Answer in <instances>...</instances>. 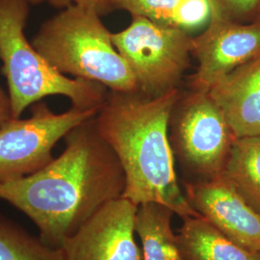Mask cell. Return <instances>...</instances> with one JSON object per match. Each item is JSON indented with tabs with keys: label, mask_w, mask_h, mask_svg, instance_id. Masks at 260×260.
I'll return each instance as SVG.
<instances>
[{
	"label": "cell",
	"mask_w": 260,
	"mask_h": 260,
	"mask_svg": "<svg viewBox=\"0 0 260 260\" xmlns=\"http://www.w3.org/2000/svg\"><path fill=\"white\" fill-rule=\"evenodd\" d=\"M30 5L28 0H0V59L13 118L51 95L68 98L78 109H100L108 93L103 85L60 74L28 42Z\"/></svg>",
	"instance_id": "277c9868"
},
{
	"label": "cell",
	"mask_w": 260,
	"mask_h": 260,
	"mask_svg": "<svg viewBox=\"0 0 260 260\" xmlns=\"http://www.w3.org/2000/svg\"><path fill=\"white\" fill-rule=\"evenodd\" d=\"M193 36L186 30L134 17L112 41L136 78L139 92L156 96L178 88L191 65Z\"/></svg>",
	"instance_id": "5b68a950"
},
{
	"label": "cell",
	"mask_w": 260,
	"mask_h": 260,
	"mask_svg": "<svg viewBox=\"0 0 260 260\" xmlns=\"http://www.w3.org/2000/svg\"><path fill=\"white\" fill-rule=\"evenodd\" d=\"M208 93L236 138L260 134V55L213 85Z\"/></svg>",
	"instance_id": "8fae6325"
},
{
	"label": "cell",
	"mask_w": 260,
	"mask_h": 260,
	"mask_svg": "<svg viewBox=\"0 0 260 260\" xmlns=\"http://www.w3.org/2000/svg\"><path fill=\"white\" fill-rule=\"evenodd\" d=\"M112 0H28L30 4L38 5L47 3L54 7L66 8L71 5H82L96 10L101 15L112 10Z\"/></svg>",
	"instance_id": "ac0fdd59"
},
{
	"label": "cell",
	"mask_w": 260,
	"mask_h": 260,
	"mask_svg": "<svg viewBox=\"0 0 260 260\" xmlns=\"http://www.w3.org/2000/svg\"><path fill=\"white\" fill-rule=\"evenodd\" d=\"M223 175L260 213V134L234 140Z\"/></svg>",
	"instance_id": "9a60e30c"
},
{
	"label": "cell",
	"mask_w": 260,
	"mask_h": 260,
	"mask_svg": "<svg viewBox=\"0 0 260 260\" xmlns=\"http://www.w3.org/2000/svg\"><path fill=\"white\" fill-rule=\"evenodd\" d=\"M27 119L13 118L0 127V183L33 175L52 161L56 144L99 109L72 107L56 114L42 101Z\"/></svg>",
	"instance_id": "52a82bcc"
},
{
	"label": "cell",
	"mask_w": 260,
	"mask_h": 260,
	"mask_svg": "<svg viewBox=\"0 0 260 260\" xmlns=\"http://www.w3.org/2000/svg\"><path fill=\"white\" fill-rule=\"evenodd\" d=\"M193 44L198 67L188 77L189 90L208 93L225 75L260 55V18L237 22L211 17Z\"/></svg>",
	"instance_id": "ba28073f"
},
{
	"label": "cell",
	"mask_w": 260,
	"mask_h": 260,
	"mask_svg": "<svg viewBox=\"0 0 260 260\" xmlns=\"http://www.w3.org/2000/svg\"><path fill=\"white\" fill-rule=\"evenodd\" d=\"M174 215L171 209L157 204L138 206L135 229L143 260H184L172 225Z\"/></svg>",
	"instance_id": "5bb4252c"
},
{
	"label": "cell",
	"mask_w": 260,
	"mask_h": 260,
	"mask_svg": "<svg viewBox=\"0 0 260 260\" xmlns=\"http://www.w3.org/2000/svg\"><path fill=\"white\" fill-rule=\"evenodd\" d=\"M180 93L179 88L156 96L108 91L94 121L124 173L122 197L138 206L163 205L183 219L200 214L178 184L169 136L171 114Z\"/></svg>",
	"instance_id": "7a4b0ae2"
},
{
	"label": "cell",
	"mask_w": 260,
	"mask_h": 260,
	"mask_svg": "<svg viewBox=\"0 0 260 260\" xmlns=\"http://www.w3.org/2000/svg\"><path fill=\"white\" fill-rule=\"evenodd\" d=\"M184 193L205 220L245 249L260 253V213L223 174L187 182Z\"/></svg>",
	"instance_id": "30bf717a"
},
{
	"label": "cell",
	"mask_w": 260,
	"mask_h": 260,
	"mask_svg": "<svg viewBox=\"0 0 260 260\" xmlns=\"http://www.w3.org/2000/svg\"><path fill=\"white\" fill-rule=\"evenodd\" d=\"M169 136L175 158L195 177L193 181L222 175L236 139L210 94L193 90L181 91L171 114Z\"/></svg>",
	"instance_id": "8992f818"
},
{
	"label": "cell",
	"mask_w": 260,
	"mask_h": 260,
	"mask_svg": "<svg viewBox=\"0 0 260 260\" xmlns=\"http://www.w3.org/2000/svg\"><path fill=\"white\" fill-rule=\"evenodd\" d=\"M31 43L62 75L102 84L111 92H139L129 66L113 44L111 32L93 8L66 7L42 24Z\"/></svg>",
	"instance_id": "3957f363"
},
{
	"label": "cell",
	"mask_w": 260,
	"mask_h": 260,
	"mask_svg": "<svg viewBox=\"0 0 260 260\" xmlns=\"http://www.w3.org/2000/svg\"><path fill=\"white\" fill-rule=\"evenodd\" d=\"M65 142L64 151L46 167L0 183V201L27 216L40 237L56 248L125 189L120 161L100 135L94 117L71 130Z\"/></svg>",
	"instance_id": "6da1fadb"
},
{
	"label": "cell",
	"mask_w": 260,
	"mask_h": 260,
	"mask_svg": "<svg viewBox=\"0 0 260 260\" xmlns=\"http://www.w3.org/2000/svg\"><path fill=\"white\" fill-rule=\"evenodd\" d=\"M212 16L237 22L260 18V0H209Z\"/></svg>",
	"instance_id": "e0dca14e"
},
{
	"label": "cell",
	"mask_w": 260,
	"mask_h": 260,
	"mask_svg": "<svg viewBox=\"0 0 260 260\" xmlns=\"http://www.w3.org/2000/svg\"><path fill=\"white\" fill-rule=\"evenodd\" d=\"M182 220L177 240L184 260H260V253L233 241L201 215Z\"/></svg>",
	"instance_id": "7c38bea8"
},
{
	"label": "cell",
	"mask_w": 260,
	"mask_h": 260,
	"mask_svg": "<svg viewBox=\"0 0 260 260\" xmlns=\"http://www.w3.org/2000/svg\"><path fill=\"white\" fill-rule=\"evenodd\" d=\"M137 210L123 197L106 204L63 243L65 260H143L135 239Z\"/></svg>",
	"instance_id": "9c48e42d"
},
{
	"label": "cell",
	"mask_w": 260,
	"mask_h": 260,
	"mask_svg": "<svg viewBox=\"0 0 260 260\" xmlns=\"http://www.w3.org/2000/svg\"><path fill=\"white\" fill-rule=\"evenodd\" d=\"M111 5L112 10L126 11L132 18H146L188 32L207 25L212 16L209 0H112Z\"/></svg>",
	"instance_id": "4fadbf2b"
},
{
	"label": "cell",
	"mask_w": 260,
	"mask_h": 260,
	"mask_svg": "<svg viewBox=\"0 0 260 260\" xmlns=\"http://www.w3.org/2000/svg\"><path fill=\"white\" fill-rule=\"evenodd\" d=\"M0 260H65L61 248L48 245L0 215Z\"/></svg>",
	"instance_id": "2e32d148"
},
{
	"label": "cell",
	"mask_w": 260,
	"mask_h": 260,
	"mask_svg": "<svg viewBox=\"0 0 260 260\" xmlns=\"http://www.w3.org/2000/svg\"><path fill=\"white\" fill-rule=\"evenodd\" d=\"M11 119H13V115L9 94H6L0 87V127Z\"/></svg>",
	"instance_id": "d6986e66"
}]
</instances>
